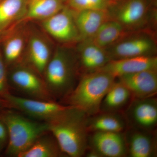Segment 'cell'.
Masks as SVG:
<instances>
[{
    "instance_id": "1",
    "label": "cell",
    "mask_w": 157,
    "mask_h": 157,
    "mask_svg": "<svg viewBox=\"0 0 157 157\" xmlns=\"http://www.w3.org/2000/svg\"><path fill=\"white\" fill-rule=\"evenodd\" d=\"M88 117L81 109L68 106L67 108L46 122L49 133L56 139L67 157L84 155L88 147Z\"/></svg>"
},
{
    "instance_id": "2",
    "label": "cell",
    "mask_w": 157,
    "mask_h": 157,
    "mask_svg": "<svg viewBox=\"0 0 157 157\" xmlns=\"http://www.w3.org/2000/svg\"><path fill=\"white\" fill-rule=\"evenodd\" d=\"M116 78L99 70L82 75L73 90L62 100L64 105L81 109L89 116L100 112L101 102Z\"/></svg>"
},
{
    "instance_id": "3",
    "label": "cell",
    "mask_w": 157,
    "mask_h": 157,
    "mask_svg": "<svg viewBox=\"0 0 157 157\" xmlns=\"http://www.w3.org/2000/svg\"><path fill=\"white\" fill-rule=\"evenodd\" d=\"M79 74L77 56L65 47H59L52 53L43 78L54 99L62 100L76 86Z\"/></svg>"
},
{
    "instance_id": "4",
    "label": "cell",
    "mask_w": 157,
    "mask_h": 157,
    "mask_svg": "<svg viewBox=\"0 0 157 157\" xmlns=\"http://www.w3.org/2000/svg\"><path fill=\"white\" fill-rule=\"evenodd\" d=\"M0 120L8 130L6 154L10 156L18 157L39 137L49 132L46 122L33 120L13 110L0 111Z\"/></svg>"
},
{
    "instance_id": "5",
    "label": "cell",
    "mask_w": 157,
    "mask_h": 157,
    "mask_svg": "<svg viewBox=\"0 0 157 157\" xmlns=\"http://www.w3.org/2000/svg\"><path fill=\"white\" fill-rule=\"evenodd\" d=\"M108 11L110 19L119 23L128 32L152 31L151 24L155 23V11L151 9L147 0L113 2Z\"/></svg>"
},
{
    "instance_id": "6",
    "label": "cell",
    "mask_w": 157,
    "mask_h": 157,
    "mask_svg": "<svg viewBox=\"0 0 157 157\" xmlns=\"http://www.w3.org/2000/svg\"><path fill=\"white\" fill-rule=\"evenodd\" d=\"M106 50L111 60L156 56V40L151 30L130 32Z\"/></svg>"
},
{
    "instance_id": "7",
    "label": "cell",
    "mask_w": 157,
    "mask_h": 157,
    "mask_svg": "<svg viewBox=\"0 0 157 157\" xmlns=\"http://www.w3.org/2000/svg\"><path fill=\"white\" fill-rule=\"evenodd\" d=\"M8 76V82L25 98L47 101H56L47 88L44 79L29 66L20 63L12 66Z\"/></svg>"
},
{
    "instance_id": "8",
    "label": "cell",
    "mask_w": 157,
    "mask_h": 157,
    "mask_svg": "<svg viewBox=\"0 0 157 157\" xmlns=\"http://www.w3.org/2000/svg\"><path fill=\"white\" fill-rule=\"evenodd\" d=\"M6 107L17 110L32 118L47 122L68 106L56 101L36 100L14 95L11 93L3 99Z\"/></svg>"
},
{
    "instance_id": "9",
    "label": "cell",
    "mask_w": 157,
    "mask_h": 157,
    "mask_svg": "<svg viewBox=\"0 0 157 157\" xmlns=\"http://www.w3.org/2000/svg\"><path fill=\"white\" fill-rule=\"evenodd\" d=\"M41 22L45 32L63 45H71L81 41L75 20V11L67 6Z\"/></svg>"
},
{
    "instance_id": "10",
    "label": "cell",
    "mask_w": 157,
    "mask_h": 157,
    "mask_svg": "<svg viewBox=\"0 0 157 157\" xmlns=\"http://www.w3.org/2000/svg\"><path fill=\"white\" fill-rule=\"evenodd\" d=\"M123 113L128 127L155 132L157 125V100L155 97L133 98Z\"/></svg>"
},
{
    "instance_id": "11",
    "label": "cell",
    "mask_w": 157,
    "mask_h": 157,
    "mask_svg": "<svg viewBox=\"0 0 157 157\" xmlns=\"http://www.w3.org/2000/svg\"><path fill=\"white\" fill-rule=\"evenodd\" d=\"M127 157H155L157 155L156 132L128 127L124 132Z\"/></svg>"
},
{
    "instance_id": "12",
    "label": "cell",
    "mask_w": 157,
    "mask_h": 157,
    "mask_svg": "<svg viewBox=\"0 0 157 157\" xmlns=\"http://www.w3.org/2000/svg\"><path fill=\"white\" fill-rule=\"evenodd\" d=\"M88 146L101 157H127L124 132H95L89 133Z\"/></svg>"
},
{
    "instance_id": "13",
    "label": "cell",
    "mask_w": 157,
    "mask_h": 157,
    "mask_svg": "<svg viewBox=\"0 0 157 157\" xmlns=\"http://www.w3.org/2000/svg\"><path fill=\"white\" fill-rule=\"evenodd\" d=\"M132 93L134 98L155 96L157 93V70H143L116 78Z\"/></svg>"
},
{
    "instance_id": "14",
    "label": "cell",
    "mask_w": 157,
    "mask_h": 157,
    "mask_svg": "<svg viewBox=\"0 0 157 157\" xmlns=\"http://www.w3.org/2000/svg\"><path fill=\"white\" fill-rule=\"evenodd\" d=\"M16 26L0 37V45L6 66L21 63L25 51L29 32Z\"/></svg>"
},
{
    "instance_id": "15",
    "label": "cell",
    "mask_w": 157,
    "mask_h": 157,
    "mask_svg": "<svg viewBox=\"0 0 157 157\" xmlns=\"http://www.w3.org/2000/svg\"><path fill=\"white\" fill-rule=\"evenodd\" d=\"M78 43L77 58L81 76L99 71L111 60L106 49L90 40H82Z\"/></svg>"
},
{
    "instance_id": "16",
    "label": "cell",
    "mask_w": 157,
    "mask_h": 157,
    "mask_svg": "<svg viewBox=\"0 0 157 157\" xmlns=\"http://www.w3.org/2000/svg\"><path fill=\"white\" fill-rule=\"evenodd\" d=\"M25 64L43 77V74L52 53L50 45L40 34L29 33L26 46Z\"/></svg>"
},
{
    "instance_id": "17",
    "label": "cell",
    "mask_w": 157,
    "mask_h": 157,
    "mask_svg": "<svg viewBox=\"0 0 157 157\" xmlns=\"http://www.w3.org/2000/svg\"><path fill=\"white\" fill-rule=\"evenodd\" d=\"M148 70H157L156 56L111 60L100 70L107 72L117 78Z\"/></svg>"
},
{
    "instance_id": "18",
    "label": "cell",
    "mask_w": 157,
    "mask_h": 157,
    "mask_svg": "<svg viewBox=\"0 0 157 157\" xmlns=\"http://www.w3.org/2000/svg\"><path fill=\"white\" fill-rule=\"evenodd\" d=\"M89 133L95 132H124L128 128L126 119L123 112H101L89 116Z\"/></svg>"
},
{
    "instance_id": "19",
    "label": "cell",
    "mask_w": 157,
    "mask_h": 157,
    "mask_svg": "<svg viewBox=\"0 0 157 157\" xmlns=\"http://www.w3.org/2000/svg\"><path fill=\"white\" fill-rule=\"evenodd\" d=\"M27 0H2L0 2V37L21 24L25 16Z\"/></svg>"
},
{
    "instance_id": "20",
    "label": "cell",
    "mask_w": 157,
    "mask_h": 157,
    "mask_svg": "<svg viewBox=\"0 0 157 157\" xmlns=\"http://www.w3.org/2000/svg\"><path fill=\"white\" fill-rule=\"evenodd\" d=\"M75 17L80 41L90 39L105 21L110 19L108 10L75 11Z\"/></svg>"
},
{
    "instance_id": "21",
    "label": "cell",
    "mask_w": 157,
    "mask_h": 157,
    "mask_svg": "<svg viewBox=\"0 0 157 157\" xmlns=\"http://www.w3.org/2000/svg\"><path fill=\"white\" fill-rule=\"evenodd\" d=\"M133 98L130 90L116 78L102 100L100 112L123 113Z\"/></svg>"
},
{
    "instance_id": "22",
    "label": "cell",
    "mask_w": 157,
    "mask_h": 157,
    "mask_svg": "<svg viewBox=\"0 0 157 157\" xmlns=\"http://www.w3.org/2000/svg\"><path fill=\"white\" fill-rule=\"evenodd\" d=\"M66 6V0H27L26 12L21 24L33 21H43Z\"/></svg>"
},
{
    "instance_id": "23",
    "label": "cell",
    "mask_w": 157,
    "mask_h": 157,
    "mask_svg": "<svg viewBox=\"0 0 157 157\" xmlns=\"http://www.w3.org/2000/svg\"><path fill=\"white\" fill-rule=\"evenodd\" d=\"M48 133L42 135L18 157H67L62 151L53 135Z\"/></svg>"
},
{
    "instance_id": "24",
    "label": "cell",
    "mask_w": 157,
    "mask_h": 157,
    "mask_svg": "<svg viewBox=\"0 0 157 157\" xmlns=\"http://www.w3.org/2000/svg\"><path fill=\"white\" fill-rule=\"evenodd\" d=\"M119 23L109 19L102 25L90 41L101 48L106 49L114 44L128 33Z\"/></svg>"
},
{
    "instance_id": "25",
    "label": "cell",
    "mask_w": 157,
    "mask_h": 157,
    "mask_svg": "<svg viewBox=\"0 0 157 157\" xmlns=\"http://www.w3.org/2000/svg\"><path fill=\"white\" fill-rule=\"evenodd\" d=\"M112 0H66V5L75 12L84 10H108Z\"/></svg>"
},
{
    "instance_id": "26",
    "label": "cell",
    "mask_w": 157,
    "mask_h": 157,
    "mask_svg": "<svg viewBox=\"0 0 157 157\" xmlns=\"http://www.w3.org/2000/svg\"><path fill=\"white\" fill-rule=\"evenodd\" d=\"M6 66L0 45V98L3 100L10 94Z\"/></svg>"
},
{
    "instance_id": "27",
    "label": "cell",
    "mask_w": 157,
    "mask_h": 157,
    "mask_svg": "<svg viewBox=\"0 0 157 157\" xmlns=\"http://www.w3.org/2000/svg\"><path fill=\"white\" fill-rule=\"evenodd\" d=\"M8 140V130L5 124L0 120V144L1 146L7 143Z\"/></svg>"
},
{
    "instance_id": "28",
    "label": "cell",
    "mask_w": 157,
    "mask_h": 157,
    "mask_svg": "<svg viewBox=\"0 0 157 157\" xmlns=\"http://www.w3.org/2000/svg\"><path fill=\"white\" fill-rule=\"evenodd\" d=\"M4 106H5V104H4V102L0 98V108L2 107H4Z\"/></svg>"
},
{
    "instance_id": "29",
    "label": "cell",
    "mask_w": 157,
    "mask_h": 157,
    "mask_svg": "<svg viewBox=\"0 0 157 157\" xmlns=\"http://www.w3.org/2000/svg\"><path fill=\"white\" fill-rule=\"evenodd\" d=\"M1 147H2V146H1V144H0V149H1Z\"/></svg>"
},
{
    "instance_id": "30",
    "label": "cell",
    "mask_w": 157,
    "mask_h": 157,
    "mask_svg": "<svg viewBox=\"0 0 157 157\" xmlns=\"http://www.w3.org/2000/svg\"><path fill=\"white\" fill-rule=\"evenodd\" d=\"M1 1H2V0H0V2H1Z\"/></svg>"
}]
</instances>
